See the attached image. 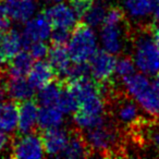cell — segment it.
I'll return each instance as SVG.
<instances>
[{"label":"cell","mask_w":159,"mask_h":159,"mask_svg":"<svg viewBox=\"0 0 159 159\" xmlns=\"http://www.w3.org/2000/svg\"><path fill=\"white\" fill-rule=\"evenodd\" d=\"M89 156H91V152L89 149V146H87L83 133L74 130L69 132L68 143L59 157L74 159Z\"/></svg>","instance_id":"9a60e30c"},{"label":"cell","mask_w":159,"mask_h":159,"mask_svg":"<svg viewBox=\"0 0 159 159\" xmlns=\"http://www.w3.org/2000/svg\"><path fill=\"white\" fill-rule=\"evenodd\" d=\"M8 145H9V137L7 133L0 130V152H2Z\"/></svg>","instance_id":"1f68e13d"},{"label":"cell","mask_w":159,"mask_h":159,"mask_svg":"<svg viewBox=\"0 0 159 159\" xmlns=\"http://www.w3.org/2000/svg\"><path fill=\"white\" fill-rule=\"evenodd\" d=\"M154 19H155V21H156L157 25H159V2L157 3L154 9Z\"/></svg>","instance_id":"836d02e7"},{"label":"cell","mask_w":159,"mask_h":159,"mask_svg":"<svg viewBox=\"0 0 159 159\" xmlns=\"http://www.w3.org/2000/svg\"><path fill=\"white\" fill-rule=\"evenodd\" d=\"M5 62L6 60L3 59V57L0 53V74H3V73L7 72V70H5Z\"/></svg>","instance_id":"e575fe53"},{"label":"cell","mask_w":159,"mask_h":159,"mask_svg":"<svg viewBox=\"0 0 159 159\" xmlns=\"http://www.w3.org/2000/svg\"><path fill=\"white\" fill-rule=\"evenodd\" d=\"M69 139V132L64 129L53 128L44 130L42 141L44 150L48 156H60Z\"/></svg>","instance_id":"8fae6325"},{"label":"cell","mask_w":159,"mask_h":159,"mask_svg":"<svg viewBox=\"0 0 159 159\" xmlns=\"http://www.w3.org/2000/svg\"><path fill=\"white\" fill-rule=\"evenodd\" d=\"M154 89H155V91H156V94H157V96H158V98H159V81H158V80H155Z\"/></svg>","instance_id":"d590c367"},{"label":"cell","mask_w":159,"mask_h":159,"mask_svg":"<svg viewBox=\"0 0 159 159\" xmlns=\"http://www.w3.org/2000/svg\"><path fill=\"white\" fill-rule=\"evenodd\" d=\"M133 61L144 74H156L159 71V48L152 36L150 26L136 35Z\"/></svg>","instance_id":"277c9868"},{"label":"cell","mask_w":159,"mask_h":159,"mask_svg":"<svg viewBox=\"0 0 159 159\" xmlns=\"http://www.w3.org/2000/svg\"><path fill=\"white\" fill-rule=\"evenodd\" d=\"M124 25H126L125 22L121 24H102L100 39L104 49L113 55L121 52L124 47Z\"/></svg>","instance_id":"30bf717a"},{"label":"cell","mask_w":159,"mask_h":159,"mask_svg":"<svg viewBox=\"0 0 159 159\" xmlns=\"http://www.w3.org/2000/svg\"><path fill=\"white\" fill-rule=\"evenodd\" d=\"M150 33H152V38L159 48V25H150Z\"/></svg>","instance_id":"d6a6232c"},{"label":"cell","mask_w":159,"mask_h":159,"mask_svg":"<svg viewBox=\"0 0 159 159\" xmlns=\"http://www.w3.org/2000/svg\"><path fill=\"white\" fill-rule=\"evenodd\" d=\"M126 93L133 97L152 117L156 118L159 116V98L154 89V85L150 84L148 79L142 73L133 74L122 79Z\"/></svg>","instance_id":"7a4b0ae2"},{"label":"cell","mask_w":159,"mask_h":159,"mask_svg":"<svg viewBox=\"0 0 159 159\" xmlns=\"http://www.w3.org/2000/svg\"><path fill=\"white\" fill-rule=\"evenodd\" d=\"M48 58L49 63L52 66L58 79H66V73L72 62L66 46L52 45V47L48 51Z\"/></svg>","instance_id":"2e32d148"},{"label":"cell","mask_w":159,"mask_h":159,"mask_svg":"<svg viewBox=\"0 0 159 159\" xmlns=\"http://www.w3.org/2000/svg\"><path fill=\"white\" fill-rule=\"evenodd\" d=\"M159 2V0H157V3H158Z\"/></svg>","instance_id":"f35d334b"},{"label":"cell","mask_w":159,"mask_h":159,"mask_svg":"<svg viewBox=\"0 0 159 159\" xmlns=\"http://www.w3.org/2000/svg\"><path fill=\"white\" fill-rule=\"evenodd\" d=\"M44 146H43L42 134L37 131L19 134L11 143L12 158H42L44 157Z\"/></svg>","instance_id":"5b68a950"},{"label":"cell","mask_w":159,"mask_h":159,"mask_svg":"<svg viewBox=\"0 0 159 159\" xmlns=\"http://www.w3.org/2000/svg\"><path fill=\"white\" fill-rule=\"evenodd\" d=\"M157 5V0H124V9L133 19L141 20L149 16Z\"/></svg>","instance_id":"7402d4cb"},{"label":"cell","mask_w":159,"mask_h":159,"mask_svg":"<svg viewBox=\"0 0 159 159\" xmlns=\"http://www.w3.org/2000/svg\"><path fill=\"white\" fill-rule=\"evenodd\" d=\"M6 77H7V72L0 74V102H2L6 96H8L7 87H6Z\"/></svg>","instance_id":"4dcf8cb0"},{"label":"cell","mask_w":159,"mask_h":159,"mask_svg":"<svg viewBox=\"0 0 159 159\" xmlns=\"http://www.w3.org/2000/svg\"><path fill=\"white\" fill-rule=\"evenodd\" d=\"M27 81L34 89H40L51 83L55 79H57L55 70L49 62L44 60H38L33 63L30 72L27 73Z\"/></svg>","instance_id":"7c38bea8"},{"label":"cell","mask_w":159,"mask_h":159,"mask_svg":"<svg viewBox=\"0 0 159 159\" xmlns=\"http://www.w3.org/2000/svg\"><path fill=\"white\" fill-rule=\"evenodd\" d=\"M47 1H50V2H61L63 0H47Z\"/></svg>","instance_id":"8d00e7d4"},{"label":"cell","mask_w":159,"mask_h":159,"mask_svg":"<svg viewBox=\"0 0 159 159\" xmlns=\"http://www.w3.org/2000/svg\"><path fill=\"white\" fill-rule=\"evenodd\" d=\"M47 20L50 22L53 29L72 30L76 24V14L71 6L57 2L56 5L48 7L43 11Z\"/></svg>","instance_id":"ba28073f"},{"label":"cell","mask_w":159,"mask_h":159,"mask_svg":"<svg viewBox=\"0 0 159 159\" xmlns=\"http://www.w3.org/2000/svg\"><path fill=\"white\" fill-rule=\"evenodd\" d=\"M6 87L8 96L16 102H23L33 98L35 89L25 76H12L8 75V73L6 77Z\"/></svg>","instance_id":"4fadbf2b"},{"label":"cell","mask_w":159,"mask_h":159,"mask_svg":"<svg viewBox=\"0 0 159 159\" xmlns=\"http://www.w3.org/2000/svg\"><path fill=\"white\" fill-rule=\"evenodd\" d=\"M51 27L52 26L50 22L47 20L43 12L35 18L30 19L25 24L22 33L24 47L34 42H40V40L44 42L48 39L51 34Z\"/></svg>","instance_id":"52a82bcc"},{"label":"cell","mask_w":159,"mask_h":159,"mask_svg":"<svg viewBox=\"0 0 159 159\" xmlns=\"http://www.w3.org/2000/svg\"><path fill=\"white\" fill-rule=\"evenodd\" d=\"M11 26V16L5 3H0V33L6 32Z\"/></svg>","instance_id":"f546056e"},{"label":"cell","mask_w":159,"mask_h":159,"mask_svg":"<svg viewBox=\"0 0 159 159\" xmlns=\"http://www.w3.org/2000/svg\"><path fill=\"white\" fill-rule=\"evenodd\" d=\"M93 3V0H70L71 8L80 19H83V16L86 14Z\"/></svg>","instance_id":"f1b7e54d"},{"label":"cell","mask_w":159,"mask_h":159,"mask_svg":"<svg viewBox=\"0 0 159 159\" xmlns=\"http://www.w3.org/2000/svg\"><path fill=\"white\" fill-rule=\"evenodd\" d=\"M89 62L91 74L96 81L100 83H107L111 81L115 75L117 64V59L113 53L107 51L106 49L96 50Z\"/></svg>","instance_id":"8992f818"},{"label":"cell","mask_w":159,"mask_h":159,"mask_svg":"<svg viewBox=\"0 0 159 159\" xmlns=\"http://www.w3.org/2000/svg\"><path fill=\"white\" fill-rule=\"evenodd\" d=\"M56 107L63 113H73L79 107L76 98L69 91V89L66 87V84L64 85V89L62 91L61 96H60Z\"/></svg>","instance_id":"603a6c76"},{"label":"cell","mask_w":159,"mask_h":159,"mask_svg":"<svg viewBox=\"0 0 159 159\" xmlns=\"http://www.w3.org/2000/svg\"><path fill=\"white\" fill-rule=\"evenodd\" d=\"M85 131L84 139L91 156L93 152H98V155L110 157L113 156L112 152H117L120 149V128L110 118H105L102 123Z\"/></svg>","instance_id":"6da1fadb"},{"label":"cell","mask_w":159,"mask_h":159,"mask_svg":"<svg viewBox=\"0 0 159 159\" xmlns=\"http://www.w3.org/2000/svg\"><path fill=\"white\" fill-rule=\"evenodd\" d=\"M72 30L66 29H53L50 34V39L52 45H60V46H66L69 43Z\"/></svg>","instance_id":"83f0119b"},{"label":"cell","mask_w":159,"mask_h":159,"mask_svg":"<svg viewBox=\"0 0 159 159\" xmlns=\"http://www.w3.org/2000/svg\"><path fill=\"white\" fill-rule=\"evenodd\" d=\"M24 47L23 36L18 30L9 29L0 33V53L6 61H10Z\"/></svg>","instance_id":"5bb4252c"},{"label":"cell","mask_w":159,"mask_h":159,"mask_svg":"<svg viewBox=\"0 0 159 159\" xmlns=\"http://www.w3.org/2000/svg\"><path fill=\"white\" fill-rule=\"evenodd\" d=\"M125 22V13L118 6H112L106 11L102 24H121Z\"/></svg>","instance_id":"484cf974"},{"label":"cell","mask_w":159,"mask_h":159,"mask_svg":"<svg viewBox=\"0 0 159 159\" xmlns=\"http://www.w3.org/2000/svg\"><path fill=\"white\" fill-rule=\"evenodd\" d=\"M105 16H106V9L102 5L93 3L89 10L86 12V14L83 16V20L89 26L97 27L104 23Z\"/></svg>","instance_id":"cb8c5ba5"},{"label":"cell","mask_w":159,"mask_h":159,"mask_svg":"<svg viewBox=\"0 0 159 159\" xmlns=\"http://www.w3.org/2000/svg\"><path fill=\"white\" fill-rule=\"evenodd\" d=\"M66 48L72 62H89L97 50V39L92 26L83 21L76 23L71 32Z\"/></svg>","instance_id":"3957f363"},{"label":"cell","mask_w":159,"mask_h":159,"mask_svg":"<svg viewBox=\"0 0 159 159\" xmlns=\"http://www.w3.org/2000/svg\"><path fill=\"white\" fill-rule=\"evenodd\" d=\"M25 48L30 52V55L33 57V59H37V60L44 59L48 55V51H49L48 46L43 40L32 43V44L27 45Z\"/></svg>","instance_id":"4316f807"},{"label":"cell","mask_w":159,"mask_h":159,"mask_svg":"<svg viewBox=\"0 0 159 159\" xmlns=\"http://www.w3.org/2000/svg\"><path fill=\"white\" fill-rule=\"evenodd\" d=\"M33 66V57L29 51H20L9 61L7 69L8 75L12 76H26Z\"/></svg>","instance_id":"44dd1931"},{"label":"cell","mask_w":159,"mask_h":159,"mask_svg":"<svg viewBox=\"0 0 159 159\" xmlns=\"http://www.w3.org/2000/svg\"><path fill=\"white\" fill-rule=\"evenodd\" d=\"M18 107L19 134H26V133L35 131L38 120V111H39L37 102L33 98H30L23 102H18Z\"/></svg>","instance_id":"9c48e42d"},{"label":"cell","mask_w":159,"mask_h":159,"mask_svg":"<svg viewBox=\"0 0 159 159\" xmlns=\"http://www.w3.org/2000/svg\"><path fill=\"white\" fill-rule=\"evenodd\" d=\"M18 102H0V130L7 134L14 132L18 128Z\"/></svg>","instance_id":"e0dca14e"},{"label":"cell","mask_w":159,"mask_h":159,"mask_svg":"<svg viewBox=\"0 0 159 159\" xmlns=\"http://www.w3.org/2000/svg\"><path fill=\"white\" fill-rule=\"evenodd\" d=\"M134 73V61L130 57H122L119 60H117L116 64L115 74L122 80L123 77L129 76V75Z\"/></svg>","instance_id":"d4e9b609"},{"label":"cell","mask_w":159,"mask_h":159,"mask_svg":"<svg viewBox=\"0 0 159 159\" xmlns=\"http://www.w3.org/2000/svg\"><path fill=\"white\" fill-rule=\"evenodd\" d=\"M66 85V81L61 79H55L51 83L39 89L37 100L42 106H53L58 104L61 93Z\"/></svg>","instance_id":"d6986e66"},{"label":"cell","mask_w":159,"mask_h":159,"mask_svg":"<svg viewBox=\"0 0 159 159\" xmlns=\"http://www.w3.org/2000/svg\"><path fill=\"white\" fill-rule=\"evenodd\" d=\"M9 16L16 22L26 23L33 18L36 11L35 0H16L12 2H5Z\"/></svg>","instance_id":"ac0fdd59"},{"label":"cell","mask_w":159,"mask_h":159,"mask_svg":"<svg viewBox=\"0 0 159 159\" xmlns=\"http://www.w3.org/2000/svg\"><path fill=\"white\" fill-rule=\"evenodd\" d=\"M1 1H5V2H12V1H16V0H1Z\"/></svg>","instance_id":"74e56055"},{"label":"cell","mask_w":159,"mask_h":159,"mask_svg":"<svg viewBox=\"0 0 159 159\" xmlns=\"http://www.w3.org/2000/svg\"><path fill=\"white\" fill-rule=\"evenodd\" d=\"M63 121V112H61L57 107L43 106L38 111L37 124L42 130L60 128Z\"/></svg>","instance_id":"ffe728a7"}]
</instances>
